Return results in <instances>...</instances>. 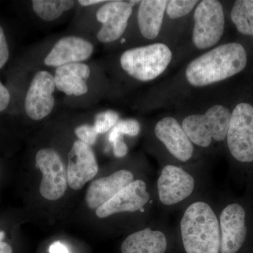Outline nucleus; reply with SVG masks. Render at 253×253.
<instances>
[{"mask_svg": "<svg viewBox=\"0 0 253 253\" xmlns=\"http://www.w3.org/2000/svg\"><path fill=\"white\" fill-rule=\"evenodd\" d=\"M167 238L160 231L150 228L136 231L128 236L121 246L122 253H165Z\"/></svg>", "mask_w": 253, "mask_h": 253, "instance_id": "obj_18", "label": "nucleus"}, {"mask_svg": "<svg viewBox=\"0 0 253 253\" xmlns=\"http://www.w3.org/2000/svg\"><path fill=\"white\" fill-rule=\"evenodd\" d=\"M181 239L186 253H219V223L212 208L197 201L186 210L180 223Z\"/></svg>", "mask_w": 253, "mask_h": 253, "instance_id": "obj_2", "label": "nucleus"}, {"mask_svg": "<svg viewBox=\"0 0 253 253\" xmlns=\"http://www.w3.org/2000/svg\"><path fill=\"white\" fill-rule=\"evenodd\" d=\"M119 114L111 110L98 113L95 116L94 125L97 134H104L112 129L119 121Z\"/></svg>", "mask_w": 253, "mask_h": 253, "instance_id": "obj_23", "label": "nucleus"}, {"mask_svg": "<svg viewBox=\"0 0 253 253\" xmlns=\"http://www.w3.org/2000/svg\"><path fill=\"white\" fill-rule=\"evenodd\" d=\"M94 46L90 42L76 36L60 39L44 58L46 66L59 67L70 63H82L90 58Z\"/></svg>", "mask_w": 253, "mask_h": 253, "instance_id": "obj_14", "label": "nucleus"}, {"mask_svg": "<svg viewBox=\"0 0 253 253\" xmlns=\"http://www.w3.org/2000/svg\"><path fill=\"white\" fill-rule=\"evenodd\" d=\"M172 57V51L167 45L155 43L126 50L121 56V64L131 77L147 82L162 74Z\"/></svg>", "mask_w": 253, "mask_h": 253, "instance_id": "obj_3", "label": "nucleus"}, {"mask_svg": "<svg viewBox=\"0 0 253 253\" xmlns=\"http://www.w3.org/2000/svg\"><path fill=\"white\" fill-rule=\"evenodd\" d=\"M56 89L54 76L46 71H39L32 80L25 99V111L30 118L41 121L54 109Z\"/></svg>", "mask_w": 253, "mask_h": 253, "instance_id": "obj_8", "label": "nucleus"}, {"mask_svg": "<svg viewBox=\"0 0 253 253\" xmlns=\"http://www.w3.org/2000/svg\"><path fill=\"white\" fill-rule=\"evenodd\" d=\"M97 162L90 146L80 140L73 143L68 154V184L71 189L80 190L98 172Z\"/></svg>", "mask_w": 253, "mask_h": 253, "instance_id": "obj_12", "label": "nucleus"}, {"mask_svg": "<svg viewBox=\"0 0 253 253\" xmlns=\"http://www.w3.org/2000/svg\"><path fill=\"white\" fill-rule=\"evenodd\" d=\"M221 253H236L242 247L246 236V212L241 205H228L219 217Z\"/></svg>", "mask_w": 253, "mask_h": 253, "instance_id": "obj_11", "label": "nucleus"}, {"mask_svg": "<svg viewBox=\"0 0 253 253\" xmlns=\"http://www.w3.org/2000/svg\"><path fill=\"white\" fill-rule=\"evenodd\" d=\"M197 3L196 0H171L168 1L166 12L172 19L183 17L191 12Z\"/></svg>", "mask_w": 253, "mask_h": 253, "instance_id": "obj_24", "label": "nucleus"}, {"mask_svg": "<svg viewBox=\"0 0 253 253\" xmlns=\"http://www.w3.org/2000/svg\"><path fill=\"white\" fill-rule=\"evenodd\" d=\"M231 113L221 105H214L204 115H191L184 118L182 127L191 142L208 147L212 139L222 141L227 136Z\"/></svg>", "mask_w": 253, "mask_h": 253, "instance_id": "obj_4", "label": "nucleus"}, {"mask_svg": "<svg viewBox=\"0 0 253 253\" xmlns=\"http://www.w3.org/2000/svg\"><path fill=\"white\" fill-rule=\"evenodd\" d=\"M113 154L117 158H123L127 154L128 147L123 139V136L116 137L112 141Z\"/></svg>", "mask_w": 253, "mask_h": 253, "instance_id": "obj_27", "label": "nucleus"}, {"mask_svg": "<svg viewBox=\"0 0 253 253\" xmlns=\"http://www.w3.org/2000/svg\"><path fill=\"white\" fill-rule=\"evenodd\" d=\"M132 10V5L126 1H106L96 12V19L102 23L96 35L98 41L109 43L119 39L126 31Z\"/></svg>", "mask_w": 253, "mask_h": 253, "instance_id": "obj_9", "label": "nucleus"}, {"mask_svg": "<svg viewBox=\"0 0 253 253\" xmlns=\"http://www.w3.org/2000/svg\"><path fill=\"white\" fill-rule=\"evenodd\" d=\"M10 99V93L6 87L0 81V113L6 110L9 106Z\"/></svg>", "mask_w": 253, "mask_h": 253, "instance_id": "obj_28", "label": "nucleus"}, {"mask_svg": "<svg viewBox=\"0 0 253 253\" xmlns=\"http://www.w3.org/2000/svg\"><path fill=\"white\" fill-rule=\"evenodd\" d=\"M72 0H34L32 1L33 11L38 17L45 21H53L74 7Z\"/></svg>", "mask_w": 253, "mask_h": 253, "instance_id": "obj_20", "label": "nucleus"}, {"mask_svg": "<svg viewBox=\"0 0 253 253\" xmlns=\"http://www.w3.org/2000/svg\"><path fill=\"white\" fill-rule=\"evenodd\" d=\"M36 168L42 174L40 192L44 199L56 201L67 189V172L62 160L54 149L45 148L38 151Z\"/></svg>", "mask_w": 253, "mask_h": 253, "instance_id": "obj_7", "label": "nucleus"}, {"mask_svg": "<svg viewBox=\"0 0 253 253\" xmlns=\"http://www.w3.org/2000/svg\"><path fill=\"white\" fill-rule=\"evenodd\" d=\"M90 74V68L85 63L59 66L56 68L54 76L56 88L68 96H83L88 91L86 81Z\"/></svg>", "mask_w": 253, "mask_h": 253, "instance_id": "obj_17", "label": "nucleus"}, {"mask_svg": "<svg viewBox=\"0 0 253 253\" xmlns=\"http://www.w3.org/2000/svg\"><path fill=\"white\" fill-rule=\"evenodd\" d=\"M149 199L150 194L146 183L141 179H136L98 208L96 214L100 218H106L117 213L136 212L142 209Z\"/></svg>", "mask_w": 253, "mask_h": 253, "instance_id": "obj_13", "label": "nucleus"}, {"mask_svg": "<svg viewBox=\"0 0 253 253\" xmlns=\"http://www.w3.org/2000/svg\"><path fill=\"white\" fill-rule=\"evenodd\" d=\"M0 253H13L11 246L6 243H0Z\"/></svg>", "mask_w": 253, "mask_h": 253, "instance_id": "obj_31", "label": "nucleus"}, {"mask_svg": "<svg viewBox=\"0 0 253 253\" xmlns=\"http://www.w3.org/2000/svg\"><path fill=\"white\" fill-rule=\"evenodd\" d=\"M228 147L233 157L241 163L253 161V106L241 103L231 113L228 129Z\"/></svg>", "mask_w": 253, "mask_h": 253, "instance_id": "obj_6", "label": "nucleus"}, {"mask_svg": "<svg viewBox=\"0 0 253 253\" xmlns=\"http://www.w3.org/2000/svg\"><path fill=\"white\" fill-rule=\"evenodd\" d=\"M168 1L144 0L138 11V26L141 35L148 40L155 39L161 31Z\"/></svg>", "mask_w": 253, "mask_h": 253, "instance_id": "obj_19", "label": "nucleus"}, {"mask_svg": "<svg viewBox=\"0 0 253 253\" xmlns=\"http://www.w3.org/2000/svg\"><path fill=\"white\" fill-rule=\"evenodd\" d=\"M159 199L166 206L178 204L191 196L195 180L189 173L181 168L166 166L158 179Z\"/></svg>", "mask_w": 253, "mask_h": 253, "instance_id": "obj_10", "label": "nucleus"}, {"mask_svg": "<svg viewBox=\"0 0 253 253\" xmlns=\"http://www.w3.org/2000/svg\"><path fill=\"white\" fill-rule=\"evenodd\" d=\"M75 134L82 142L91 146L96 143L97 132L94 126L89 125H81L75 129Z\"/></svg>", "mask_w": 253, "mask_h": 253, "instance_id": "obj_25", "label": "nucleus"}, {"mask_svg": "<svg viewBox=\"0 0 253 253\" xmlns=\"http://www.w3.org/2000/svg\"><path fill=\"white\" fill-rule=\"evenodd\" d=\"M103 2H106V1L102 0H80L78 1V3L83 6H91V5L101 4Z\"/></svg>", "mask_w": 253, "mask_h": 253, "instance_id": "obj_30", "label": "nucleus"}, {"mask_svg": "<svg viewBox=\"0 0 253 253\" xmlns=\"http://www.w3.org/2000/svg\"><path fill=\"white\" fill-rule=\"evenodd\" d=\"M193 42L200 49L217 44L224 34L225 20L222 5L216 0H204L195 10Z\"/></svg>", "mask_w": 253, "mask_h": 253, "instance_id": "obj_5", "label": "nucleus"}, {"mask_svg": "<svg viewBox=\"0 0 253 253\" xmlns=\"http://www.w3.org/2000/svg\"><path fill=\"white\" fill-rule=\"evenodd\" d=\"M141 126L137 121L134 119L121 120L118 121L110 132L109 140L112 142L116 137L124 134L130 136H135L140 132Z\"/></svg>", "mask_w": 253, "mask_h": 253, "instance_id": "obj_22", "label": "nucleus"}, {"mask_svg": "<svg viewBox=\"0 0 253 253\" xmlns=\"http://www.w3.org/2000/svg\"><path fill=\"white\" fill-rule=\"evenodd\" d=\"M9 58V49L4 30L0 26V69L4 67Z\"/></svg>", "mask_w": 253, "mask_h": 253, "instance_id": "obj_26", "label": "nucleus"}, {"mask_svg": "<svg viewBox=\"0 0 253 253\" xmlns=\"http://www.w3.org/2000/svg\"><path fill=\"white\" fill-rule=\"evenodd\" d=\"M133 181L132 173L126 169H121L106 177L96 179L86 191L85 199L88 207L96 211Z\"/></svg>", "mask_w": 253, "mask_h": 253, "instance_id": "obj_16", "label": "nucleus"}, {"mask_svg": "<svg viewBox=\"0 0 253 253\" xmlns=\"http://www.w3.org/2000/svg\"><path fill=\"white\" fill-rule=\"evenodd\" d=\"M247 61V52L241 44H222L191 61L186 79L195 86L209 85L244 71Z\"/></svg>", "mask_w": 253, "mask_h": 253, "instance_id": "obj_1", "label": "nucleus"}, {"mask_svg": "<svg viewBox=\"0 0 253 253\" xmlns=\"http://www.w3.org/2000/svg\"><path fill=\"white\" fill-rule=\"evenodd\" d=\"M231 17L239 33L253 37V0L236 1Z\"/></svg>", "mask_w": 253, "mask_h": 253, "instance_id": "obj_21", "label": "nucleus"}, {"mask_svg": "<svg viewBox=\"0 0 253 253\" xmlns=\"http://www.w3.org/2000/svg\"><path fill=\"white\" fill-rule=\"evenodd\" d=\"M50 253H69L66 246L59 241H56L50 246Z\"/></svg>", "mask_w": 253, "mask_h": 253, "instance_id": "obj_29", "label": "nucleus"}, {"mask_svg": "<svg viewBox=\"0 0 253 253\" xmlns=\"http://www.w3.org/2000/svg\"><path fill=\"white\" fill-rule=\"evenodd\" d=\"M155 134L168 151L179 161L185 162L192 157V143L182 126L174 118L161 120L155 127Z\"/></svg>", "mask_w": 253, "mask_h": 253, "instance_id": "obj_15", "label": "nucleus"}, {"mask_svg": "<svg viewBox=\"0 0 253 253\" xmlns=\"http://www.w3.org/2000/svg\"><path fill=\"white\" fill-rule=\"evenodd\" d=\"M5 233L4 231H0V243L2 242V240L4 239Z\"/></svg>", "mask_w": 253, "mask_h": 253, "instance_id": "obj_32", "label": "nucleus"}]
</instances>
